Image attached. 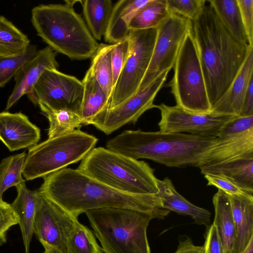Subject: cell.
<instances>
[{
  "label": "cell",
  "mask_w": 253,
  "mask_h": 253,
  "mask_svg": "<svg viewBox=\"0 0 253 253\" xmlns=\"http://www.w3.org/2000/svg\"><path fill=\"white\" fill-rule=\"evenodd\" d=\"M38 190L76 217L86 211L107 208L133 209L163 219L170 212L157 195H138L115 190L80 170L65 168L43 177Z\"/></svg>",
  "instance_id": "1"
},
{
  "label": "cell",
  "mask_w": 253,
  "mask_h": 253,
  "mask_svg": "<svg viewBox=\"0 0 253 253\" xmlns=\"http://www.w3.org/2000/svg\"><path fill=\"white\" fill-rule=\"evenodd\" d=\"M192 30L212 107L234 80L253 47L236 41L209 3L192 22Z\"/></svg>",
  "instance_id": "2"
},
{
  "label": "cell",
  "mask_w": 253,
  "mask_h": 253,
  "mask_svg": "<svg viewBox=\"0 0 253 253\" xmlns=\"http://www.w3.org/2000/svg\"><path fill=\"white\" fill-rule=\"evenodd\" d=\"M217 138L126 130L109 139L106 148L135 160L149 159L169 167H197Z\"/></svg>",
  "instance_id": "3"
},
{
  "label": "cell",
  "mask_w": 253,
  "mask_h": 253,
  "mask_svg": "<svg viewBox=\"0 0 253 253\" xmlns=\"http://www.w3.org/2000/svg\"><path fill=\"white\" fill-rule=\"evenodd\" d=\"M37 35L56 53L72 60L91 58L99 43L81 15L66 4H40L31 11Z\"/></svg>",
  "instance_id": "4"
},
{
  "label": "cell",
  "mask_w": 253,
  "mask_h": 253,
  "mask_svg": "<svg viewBox=\"0 0 253 253\" xmlns=\"http://www.w3.org/2000/svg\"><path fill=\"white\" fill-rule=\"evenodd\" d=\"M87 175L124 193L157 195L154 169L135 160L103 147L93 148L77 168Z\"/></svg>",
  "instance_id": "5"
},
{
  "label": "cell",
  "mask_w": 253,
  "mask_h": 253,
  "mask_svg": "<svg viewBox=\"0 0 253 253\" xmlns=\"http://www.w3.org/2000/svg\"><path fill=\"white\" fill-rule=\"evenodd\" d=\"M85 213L104 253H151L147 229L153 213L120 208Z\"/></svg>",
  "instance_id": "6"
},
{
  "label": "cell",
  "mask_w": 253,
  "mask_h": 253,
  "mask_svg": "<svg viewBox=\"0 0 253 253\" xmlns=\"http://www.w3.org/2000/svg\"><path fill=\"white\" fill-rule=\"evenodd\" d=\"M98 139L79 129L48 138L28 149L22 174L27 181L44 176L81 161Z\"/></svg>",
  "instance_id": "7"
},
{
  "label": "cell",
  "mask_w": 253,
  "mask_h": 253,
  "mask_svg": "<svg viewBox=\"0 0 253 253\" xmlns=\"http://www.w3.org/2000/svg\"><path fill=\"white\" fill-rule=\"evenodd\" d=\"M173 67L169 86L176 105L190 112L210 113L211 106L192 27L185 35Z\"/></svg>",
  "instance_id": "8"
},
{
  "label": "cell",
  "mask_w": 253,
  "mask_h": 253,
  "mask_svg": "<svg viewBox=\"0 0 253 253\" xmlns=\"http://www.w3.org/2000/svg\"><path fill=\"white\" fill-rule=\"evenodd\" d=\"M157 28L130 30L129 51L114 87L108 108L120 104L135 94L150 64Z\"/></svg>",
  "instance_id": "9"
},
{
  "label": "cell",
  "mask_w": 253,
  "mask_h": 253,
  "mask_svg": "<svg viewBox=\"0 0 253 253\" xmlns=\"http://www.w3.org/2000/svg\"><path fill=\"white\" fill-rule=\"evenodd\" d=\"M77 217L37 190L34 233L49 253H68Z\"/></svg>",
  "instance_id": "10"
},
{
  "label": "cell",
  "mask_w": 253,
  "mask_h": 253,
  "mask_svg": "<svg viewBox=\"0 0 253 253\" xmlns=\"http://www.w3.org/2000/svg\"><path fill=\"white\" fill-rule=\"evenodd\" d=\"M192 27L191 20L173 13L159 25L151 61L137 92L163 73L171 70L185 35Z\"/></svg>",
  "instance_id": "11"
},
{
  "label": "cell",
  "mask_w": 253,
  "mask_h": 253,
  "mask_svg": "<svg viewBox=\"0 0 253 253\" xmlns=\"http://www.w3.org/2000/svg\"><path fill=\"white\" fill-rule=\"evenodd\" d=\"M82 81L57 69H47L36 84L29 99L52 110L67 109L80 115L83 97Z\"/></svg>",
  "instance_id": "12"
},
{
  "label": "cell",
  "mask_w": 253,
  "mask_h": 253,
  "mask_svg": "<svg viewBox=\"0 0 253 253\" xmlns=\"http://www.w3.org/2000/svg\"><path fill=\"white\" fill-rule=\"evenodd\" d=\"M169 71L156 78L147 87L113 108H107L98 114L91 125L110 134L128 123L135 124L146 111L155 108L153 102L162 87Z\"/></svg>",
  "instance_id": "13"
},
{
  "label": "cell",
  "mask_w": 253,
  "mask_h": 253,
  "mask_svg": "<svg viewBox=\"0 0 253 253\" xmlns=\"http://www.w3.org/2000/svg\"><path fill=\"white\" fill-rule=\"evenodd\" d=\"M161 111L158 123L160 131L184 133L204 137H217L221 128L238 116L231 115L196 113L184 110L175 105L164 103L155 106Z\"/></svg>",
  "instance_id": "14"
},
{
  "label": "cell",
  "mask_w": 253,
  "mask_h": 253,
  "mask_svg": "<svg viewBox=\"0 0 253 253\" xmlns=\"http://www.w3.org/2000/svg\"><path fill=\"white\" fill-rule=\"evenodd\" d=\"M56 52L49 46L38 51L18 71L14 77L15 84L9 96L5 111L8 110L22 96L32 94L37 82L47 69H57Z\"/></svg>",
  "instance_id": "15"
},
{
  "label": "cell",
  "mask_w": 253,
  "mask_h": 253,
  "mask_svg": "<svg viewBox=\"0 0 253 253\" xmlns=\"http://www.w3.org/2000/svg\"><path fill=\"white\" fill-rule=\"evenodd\" d=\"M41 139V130L21 112H0V140L10 151L30 148Z\"/></svg>",
  "instance_id": "16"
},
{
  "label": "cell",
  "mask_w": 253,
  "mask_h": 253,
  "mask_svg": "<svg viewBox=\"0 0 253 253\" xmlns=\"http://www.w3.org/2000/svg\"><path fill=\"white\" fill-rule=\"evenodd\" d=\"M246 158H253V128L237 135L217 137L197 168Z\"/></svg>",
  "instance_id": "17"
},
{
  "label": "cell",
  "mask_w": 253,
  "mask_h": 253,
  "mask_svg": "<svg viewBox=\"0 0 253 253\" xmlns=\"http://www.w3.org/2000/svg\"><path fill=\"white\" fill-rule=\"evenodd\" d=\"M253 47L228 88L212 106L211 112L240 116L245 95L253 78Z\"/></svg>",
  "instance_id": "18"
},
{
  "label": "cell",
  "mask_w": 253,
  "mask_h": 253,
  "mask_svg": "<svg viewBox=\"0 0 253 253\" xmlns=\"http://www.w3.org/2000/svg\"><path fill=\"white\" fill-rule=\"evenodd\" d=\"M158 192L163 208L178 214L190 216L195 224L210 225L211 213L208 210L197 206L184 198L175 189L168 177L157 179Z\"/></svg>",
  "instance_id": "19"
},
{
  "label": "cell",
  "mask_w": 253,
  "mask_h": 253,
  "mask_svg": "<svg viewBox=\"0 0 253 253\" xmlns=\"http://www.w3.org/2000/svg\"><path fill=\"white\" fill-rule=\"evenodd\" d=\"M236 228L232 253H241L253 238V195H228Z\"/></svg>",
  "instance_id": "20"
},
{
  "label": "cell",
  "mask_w": 253,
  "mask_h": 253,
  "mask_svg": "<svg viewBox=\"0 0 253 253\" xmlns=\"http://www.w3.org/2000/svg\"><path fill=\"white\" fill-rule=\"evenodd\" d=\"M150 0H121L113 5L106 33L105 41L116 43L129 35V24L136 13Z\"/></svg>",
  "instance_id": "21"
},
{
  "label": "cell",
  "mask_w": 253,
  "mask_h": 253,
  "mask_svg": "<svg viewBox=\"0 0 253 253\" xmlns=\"http://www.w3.org/2000/svg\"><path fill=\"white\" fill-rule=\"evenodd\" d=\"M199 169L204 175L224 177L245 191L253 195V158H239Z\"/></svg>",
  "instance_id": "22"
},
{
  "label": "cell",
  "mask_w": 253,
  "mask_h": 253,
  "mask_svg": "<svg viewBox=\"0 0 253 253\" xmlns=\"http://www.w3.org/2000/svg\"><path fill=\"white\" fill-rule=\"evenodd\" d=\"M17 196L10 204L17 215L25 249L29 253L30 245L34 233L37 190L29 189L25 183L16 187Z\"/></svg>",
  "instance_id": "23"
},
{
  "label": "cell",
  "mask_w": 253,
  "mask_h": 253,
  "mask_svg": "<svg viewBox=\"0 0 253 253\" xmlns=\"http://www.w3.org/2000/svg\"><path fill=\"white\" fill-rule=\"evenodd\" d=\"M83 97L80 115L83 125H91L94 118L109 107L107 96L89 68L82 81Z\"/></svg>",
  "instance_id": "24"
},
{
  "label": "cell",
  "mask_w": 253,
  "mask_h": 253,
  "mask_svg": "<svg viewBox=\"0 0 253 253\" xmlns=\"http://www.w3.org/2000/svg\"><path fill=\"white\" fill-rule=\"evenodd\" d=\"M214 209L213 224L216 228L225 253H232L236 239V228L229 197L218 189L212 198Z\"/></svg>",
  "instance_id": "25"
},
{
  "label": "cell",
  "mask_w": 253,
  "mask_h": 253,
  "mask_svg": "<svg viewBox=\"0 0 253 253\" xmlns=\"http://www.w3.org/2000/svg\"><path fill=\"white\" fill-rule=\"evenodd\" d=\"M230 35L238 42L250 46L237 0H208Z\"/></svg>",
  "instance_id": "26"
},
{
  "label": "cell",
  "mask_w": 253,
  "mask_h": 253,
  "mask_svg": "<svg viewBox=\"0 0 253 253\" xmlns=\"http://www.w3.org/2000/svg\"><path fill=\"white\" fill-rule=\"evenodd\" d=\"M83 7L85 23L93 38L100 40L104 36L113 7L110 0H79Z\"/></svg>",
  "instance_id": "27"
},
{
  "label": "cell",
  "mask_w": 253,
  "mask_h": 253,
  "mask_svg": "<svg viewBox=\"0 0 253 253\" xmlns=\"http://www.w3.org/2000/svg\"><path fill=\"white\" fill-rule=\"evenodd\" d=\"M42 113L49 122L48 138L70 133L83 126L80 115L67 109L52 110L38 102Z\"/></svg>",
  "instance_id": "28"
},
{
  "label": "cell",
  "mask_w": 253,
  "mask_h": 253,
  "mask_svg": "<svg viewBox=\"0 0 253 253\" xmlns=\"http://www.w3.org/2000/svg\"><path fill=\"white\" fill-rule=\"evenodd\" d=\"M170 14L167 0H150L133 16L129 29L137 30L157 28Z\"/></svg>",
  "instance_id": "29"
},
{
  "label": "cell",
  "mask_w": 253,
  "mask_h": 253,
  "mask_svg": "<svg viewBox=\"0 0 253 253\" xmlns=\"http://www.w3.org/2000/svg\"><path fill=\"white\" fill-rule=\"evenodd\" d=\"M114 44H99L89 67L96 80L111 99L113 90L111 52Z\"/></svg>",
  "instance_id": "30"
},
{
  "label": "cell",
  "mask_w": 253,
  "mask_h": 253,
  "mask_svg": "<svg viewBox=\"0 0 253 253\" xmlns=\"http://www.w3.org/2000/svg\"><path fill=\"white\" fill-rule=\"evenodd\" d=\"M28 37L5 17L0 16V57L17 54L29 46Z\"/></svg>",
  "instance_id": "31"
},
{
  "label": "cell",
  "mask_w": 253,
  "mask_h": 253,
  "mask_svg": "<svg viewBox=\"0 0 253 253\" xmlns=\"http://www.w3.org/2000/svg\"><path fill=\"white\" fill-rule=\"evenodd\" d=\"M27 154L25 152L3 159L0 163V201L4 192L12 186L25 182L22 171Z\"/></svg>",
  "instance_id": "32"
},
{
  "label": "cell",
  "mask_w": 253,
  "mask_h": 253,
  "mask_svg": "<svg viewBox=\"0 0 253 253\" xmlns=\"http://www.w3.org/2000/svg\"><path fill=\"white\" fill-rule=\"evenodd\" d=\"M68 253H104L94 234L79 223L68 242Z\"/></svg>",
  "instance_id": "33"
},
{
  "label": "cell",
  "mask_w": 253,
  "mask_h": 253,
  "mask_svg": "<svg viewBox=\"0 0 253 253\" xmlns=\"http://www.w3.org/2000/svg\"><path fill=\"white\" fill-rule=\"evenodd\" d=\"M38 52L36 45L30 44L23 52L5 57H0V88L15 76L20 69Z\"/></svg>",
  "instance_id": "34"
},
{
  "label": "cell",
  "mask_w": 253,
  "mask_h": 253,
  "mask_svg": "<svg viewBox=\"0 0 253 253\" xmlns=\"http://www.w3.org/2000/svg\"><path fill=\"white\" fill-rule=\"evenodd\" d=\"M206 2L205 0H167L170 13L180 15L192 22L202 13Z\"/></svg>",
  "instance_id": "35"
},
{
  "label": "cell",
  "mask_w": 253,
  "mask_h": 253,
  "mask_svg": "<svg viewBox=\"0 0 253 253\" xmlns=\"http://www.w3.org/2000/svg\"><path fill=\"white\" fill-rule=\"evenodd\" d=\"M130 42L128 37L114 44L111 52L113 84L114 87L128 55Z\"/></svg>",
  "instance_id": "36"
},
{
  "label": "cell",
  "mask_w": 253,
  "mask_h": 253,
  "mask_svg": "<svg viewBox=\"0 0 253 253\" xmlns=\"http://www.w3.org/2000/svg\"><path fill=\"white\" fill-rule=\"evenodd\" d=\"M253 128V116H238L227 123L220 129L217 137L222 138L246 132Z\"/></svg>",
  "instance_id": "37"
},
{
  "label": "cell",
  "mask_w": 253,
  "mask_h": 253,
  "mask_svg": "<svg viewBox=\"0 0 253 253\" xmlns=\"http://www.w3.org/2000/svg\"><path fill=\"white\" fill-rule=\"evenodd\" d=\"M18 224L17 215L10 204L0 201V242L6 241V232L11 226Z\"/></svg>",
  "instance_id": "38"
},
{
  "label": "cell",
  "mask_w": 253,
  "mask_h": 253,
  "mask_svg": "<svg viewBox=\"0 0 253 253\" xmlns=\"http://www.w3.org/2000/svg\"><path fill=\"white\" fill-rule=\"evenodd\" d=\"M237 1L249 45L253 47V0Z\"/></svg>",
  "instance_id": "39"
},
{
  "label": "cell",
  "mask_w": 253,
  "mask_h": 253,
  "mask_svg": "<svg viewBox=\"0 0 253 253\" xmlns=\"http://www.w3.org/2000/svg\"><path fill=\"white\" fill-rule=\"evenodd\" d=\"M204 177L208 181L207 185L214 186L228 195H252L224 177L214 174H205Z\"/></svg>",
  "instance_id": "40"
},
{
  "label": "cell",
  "mask_w": 253,
  "mask_h": 253,
  "mask_svg": "<svg viewBox=\"0 0 253 253\" xmlns=\"http://www.w3.org/2000/svg\"><path fill=\"white\" fill-rule=\"evenodd\" d=\"M203 253H225L217 229L212 223L207 227Z\"/></svg>",
  "instance_id": "41"
},
{
  "label": "cell",
  "mask_w": 253,
  "mask_h": 253,
  "mask_svg": "<svg viewBox=\"0 0 253 253\" xmlns=\"http://www.w3.org/2000/svg\"><path fill=\"white\" fill-rule=\"evenodd\" d=\"M178 241L177 249L174 253H203V246L195 245L187 235L180 236Z\"/></svg>",
  "instance_id": "42"
},
{
  "label": "cell",
  "mask_w": 253,
  "mask_h": 253,
  "mask_svg": "<svg viewBox=\"0 0 253 253\" xmlns=\"http://www.w3.org/2000/svg\"><path fill=\"white\" fill-rule=\"evenodd\" d=\"M253 116V79L250 83L244 99L240 116Z\"/></svg>",
  "instance_id": "43"
},
{
  "label": "cell",
  "mask_w": 253,
  "mask_h": 253,
  "mask_svg": "<svg viewBox=\"0 0 253 253\" xmlns=\"http://www.w3.org/2000/svg\"><path fill=\"white\" fill-rule=\"evenodd\" d=\"M241 253H253V238L251 239L248 246Z\"/></svg>",
  "instance_id": "44"
},
{
  "label": "cell",
  "mask_w": 253,
  "mask_h": 253,
  "mask_svg": "<svg viewBox=\"0 0 253 253\" xmlns=\"http://www.w3.org/2000/svg\"><path fill=\"white\" fill-rule=\"evenodd\" d=\"M79 1V0H65V4L70 6L73 7V5L75 4V3Z\"/></svg>",
  "instance_id": "45"
},
{
  "label": "cell",
  "mask_w": 253,
  "mask_h": 253,
  "mask_svg": "<svg viewBox=\"0 0 253 253\" xmlns=\"http://www.w3.org/2000/svg\"><path fill=\"white\" fill-rule=\"evenodd\" d=\"M43 253H49L44 251V252Z\"/></svg>",
  "instance_id": "46"
}]
</instances>
